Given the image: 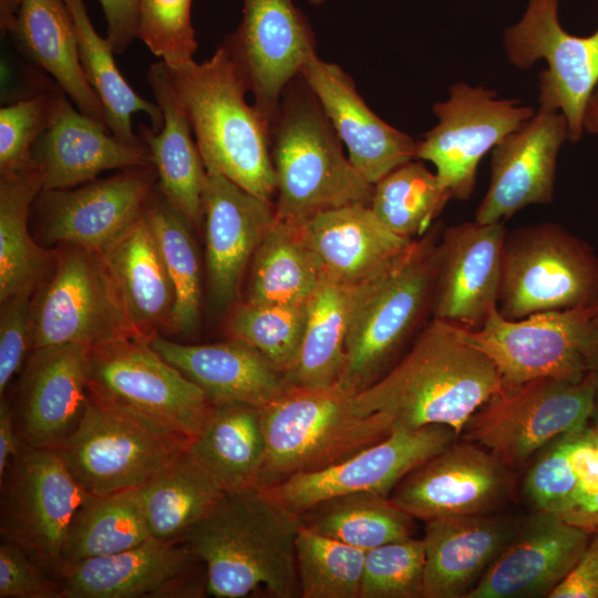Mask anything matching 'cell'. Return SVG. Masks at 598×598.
Wrapping results in <instances>:
<instances>
[{
    "instance_id": "1",
    "label": "cell",
    "mask_w": 598,
    "mask_h": 598,
    "mask_svg": "<svg viewBox=\"0 0 598 598\" xmlns=\"http://www.w3.org/2000/svg\"><path fill=\"white\" fill-rule=\"evenodd\" d=\"M501 386L495 364L463 330L432 318L400 360L354 395L353 406L360 414L382 415L392 430L441 424L460 437L470 416Z\"/></svg>"
},
{
    "instance_id": "2",
    "label": "cell",
    "mask_w": 598,
    "mask_h": 598,
    "mask_svg": "<svg viewBox=\"0 0 598 598\" xmlns=\"http://www.w3.org/2000/svg\"><path fill=\"white\" fill-rule=\"evenodd\" d=\"M301 525L300 515L261 488L225 492L183 540L205 566L207 595L241 598L264 589L292 598Z\"/></svg>"
},
{
    "instance_id": "3",
    "label": "cell",
    "mask_w": 598,
    "mask_h": 598,
    "mask_svg": "<svg viewBox=\"0 0 598 598\" xmlns=\"http://www.w3.org/2000/svg\"><path fill=\"white\" fill-rule=\"evenodd\" d=\"M168 70L207 173L272 202L277 179L270 125L247 103L248 89L227 49L220 45L202 63L192 61Z\"/></svg>"
},
{
    "instance_id": "4",
    "label": "cell",
    "mask_w": 598,
    "mask_h": 598,
    "mask_svg": "<svg viewBox=\"0 0 598 598\" xmlns=\"http://www.w3.org/2000/svg\"><path fill=\"white\" fill-rule=\"evenodd\" d=\"M270 136L278 219L302 225L323 212L370 205L374 185L343 154L341 140L301 75L286 87Z\"/></svg>"
},
{
    "instance_id": "5",
    "label": "cell",
    "mask_w": 598,
    "mask_h": 598,
    "mask_svg": "<svg viewBox=\"0 0 598 598\" xmlns=\"http://www.w3.org/2000/svg\"><path fill=\"white\" fill-rule=\"evenodd\" d=\"M439 229L415 239L393 264L351 288L346 359L338 384L357 394L379 380L432 315Z\"/></svg>"
},
{
    "instance_id": "6",
    "label": "cell",
    "mask_w": 598,
    "mask_h": 598,
    "mask_svg": "<svg viewBox=\"0 0 598 598\" xmlns=\"http://www.w3.org/2000/svg\"><path fill=\"white\" fill-rule=\"evenodd\" d=\"M354 395L338 383L289 385L259 408L266 456L258 488L326 468L388 436L391 423L377 413H358Z\"/></svg>"
},
{
    "instance_id": "7",
    "label": "cell",
    "mask_w": 598,
    "mask_h": 598,
    "mask_svg": "<svg viewBox=\"0 0 598 598\" xmlns=\"http://www.w3.org/2000/svg\"><path fill=\"white\" fill-rule=\"evenodd\" d=\"M594 413V372L578 381L540 378L502 385L470 416L460 439L514 471L556 437L587 424Z\"/></svg>"
},
{
    "instance_id": "8",
    "label": "cell",
    "mask_w": 598,
    "mask_h": 598,
    "mask_svg": "<svg viewBox=\"0 0 598 598\" xmlns=\"http://www.w3.org/2000/svg\"><path fill=\"white\" fill-rule=\"evenodd\" d=\"M598 305V256L554 223L506 233L498 312L507 319Z\"/></svg>"
},
{
    "instance_id": "9",
    "label": "cell",
    "mask_w": 598,
    "mask_h": 598,
    "mask_svg": "<svg viewBox=\"0 0 598 598\" xmlns=\"http://www.w3.org/2000/svg\"><path fill=\"white\" fill-rule=\"evenodd\" d=\"M1 540L20 547L58 579L74 520L94 496L72 475L55 450L23 444L0 477Z\"/></svg>"
},
{
    "instance_id": "10",
    "label": "cell",
    "mask_w": 598,
    "mask_h": 598,
    "mask_svg": "<svg viewBox=\"0 0 598 598\" xmlns=\"http://www.w3.org/2000/svg\"><path fill=\"white\" fill-rule=\"evenodd\" d=\"M89 391L110 406L189 440L212 404L199 386L138 337L91 348Z\"/></svg>"
},
{
    "instance_id": "11",
    "label": "cell",
    "mask_w": 598,
    "mask_h": 598,
    "mask_svg": "<svg viewBox=\"0 0 598 598\" xmlns=\"http://www.w3.org/2000/svg\"><path fill=\"white\" fill-rule=\"evenodd\" d=\"M463 330V329H462ZM466 340L495 364L502 385L540 378L570 381L594 370L598 352V305L504 318L496 309Z\"/></svg>"
},
{
    "instance_id": "12",
    "label": "cell",
    "mask_w": 598,
    "mask_h": 598,
    "mask_svg": "<svg viewBox=\"0 0 598 598\" xmlns=\"http://www.w3.org/2000/svg\"><path fill=\"white\" fill-rule=\"evenodd\" d=\"M30 315L32 350L138 337L102 255L78 246L54 252L53 271L31 298Z\"/></svg>"
},
{
    "instance_id": "13",
    "label": "cell",
    "mask_w": 598,
    "mask_h": 598,
    "mask_svg": "<svg viewBox=\"0 0 598 598\" xmlns=\"http://www.w3.org/2000/svg\"><path fill=\"white\" fill-rule=\"evenodd\" d=\"M188 443L90 394L79 426L55 451L90 494L102 496L140 487Z\"/></svg>"
},
{
    "instance_id": "14",
    "label": "cell",
    "mask_w": 598,
    "mask_h": 598,
    "mask_svg": "<svg viewBox=\"0 0 598 598\" xmlns=\"http://www.w3.org/2000/svg\"><path fill=\"white\" fill-rule=\"evenodd\" d=\"M559 6L560 0H527L522 17L503 31L502 47L516 69L546 62L538 74L539 105L565 116L569 142L575 143L584 136L585 107L598 84V28L587 37L569 33Z\"/></svg>"
},
{
    "instance_id": "15",
    "label": "cell",
    "mask_w": 598,
    "mask_h": 598,
    "mask_svg": "<svg viewBox=\"0 0 598 598\" xmlns=\"http://www.w3.org/2000/svg\"><path fill=\"white\" fill-rule=\"evenodd\" d=\"M436 124L416 141L415 159L434 165L452 199L466 200L475 188L482 158L536 112L492 89L458 81L432 106Z\"/></svg>"
},
{
    "instance_id": "16",
    "label": "cell",
    "mask_w": 598,
    "mask_h": 598,
    "mask_svg": "<svg viewBox=\"0 0 598 598\" xmlns=\"http://www.w3.org/2000/svg\"><path fill=\"white\" fill-rule=\"evenodd\" d=\"M458 439L452 427L441 424L393 429L381 441L336 464L292 475L261 489L298 515L346 494L368 492L390 496L408 474Z\"/></svg>"
},
{
    "instance_id": "17",
    "label": "cell",
    "mask_w": 598,
    "mask_h": 598,
    "mask_svg": "<svg viewBox=\"0 0 598 598\" xmlns=\"http://www.w3.org/2000/svg\"><path fill=\"white\" fill-rule=\"evenodd\" d=\"M313 32L292 0H243V18L223 44L254 105L274 123L286 87L316 52Z\"/></svg>"
},
{
    "instance_id": "18",
    "label": "cell",
    "mask_w": 598,
    "mask_h": 598,
    "mask_svg": "<svg viewBox=\"0 0 598 598\" xmlns=\"http://www.w3.org/2000/svg\"><path fill=\"white\" fill-rule=\"evenodd\" d=\"M512 472L482 446L458 439L408 474L390 497L424 522L494 513L511 494Z\"/></svg>"
},
{
    "instance_id": "19",
    "label": "cell",
    "mask_w": 598,
    "mask_h": 598,
    "mask_svg": "<svg viewBox=\"0 0 598 598\" xmlns=\"http://www.w3.org/2000/svg\"><path fill=\"white\" fill-rule=\"evenodd\" d=\"M60 598L202 597L203 561L184 540L151 538L131 549L85 559L59 578Z\"/></svg>"
},
{
    "instance_id": "20",
    "label": "cell",
    "mask_w": 598,
    "mask_h": 598,
    "mask_svg": "<svg viewBox=\"0 0 598 598\" xmlns=\"http://www.w3.org/2000/svg\"><path fill=\"white\" fill-rule=\"evenodd\" d=\"M154 166L133 167L76 187L42 190L35 202L43 239L102 252L144 213Z\"/></svg>"
},
{
    "instance_id": "21",
    "label": "cell",
    "mask_w": 598,
    "mask_h": 598,
    "mask_svg": "<svg viewBox=\"0 0 598 598\" xmlns=\"http://www.w3.org/2000/svg\"><path fill=\"white\" fill-rule=\"evenodd\" d=\"M91 347L63 343L33 349L21 373L13 408L23 444L58 450L86 410Z\"/></svg>"
},
{
    "instance_id": "22",
    "label": "cell",
    "mask_w": 598,
    "mask_h": 598,
    "mask_svg": "<svg viewBox=\"0 0 598 598\" xmlns=\"http://www.w3.org/2000/svg\"><path fill=\"white\" fill-rule=\"evenodd\" d=\"M567 141L565 116L539 105L526 123L492 150L489 185L474 220L504 223L527 206L550 204L558 155Z\"/></svg>"
},
{
    "instance_id": "23",
    "label": "cell",
    "mask_w": 598,
    "mask_h": 598,
    "mask_svg": "<svg viewBox=\"0 0 598 598\" xmlns=\"http://www.w3.org/2000/svg\"><path fill=\"white\" fill-rule=\"evenodd\" d=\"M506 233L503 221L476 220L443 230L432 318L468 331L486 322L497 309Z\"/></svg>"
},
{
    "instance_id": "24",
    "label": "cell",
    "mask_w": 598,
    "mask_h": 598,
    "mask_svg": "<svg viewBox=\"0 0 598 598\" xmlns=\"http://www.w3.org/2000/svg\"><path fill=\"white\" fill-rule=\"evenodd\" d=\"M591 536L555 515L534 511L465 598L549 597Z\"/></svg>"
},
{
    "instance_id": "25",
    "label": "cell",
    "mask_w": 598,
    "mask_h": 598,
    "mask_svg": "<svg viewBox=\"0 0 598 598\" xmlns=\"http://www.w3.org/2000/svg\"><path fill=\"white\" fill-rule=\"evenodd\" d=\"M300 75L347 147L349 161L370 184L415 159L416 141L378 116L340 66L315 52Z\"/></svg>"
},
{
    "instance_id": "26",
    "label": "cell",
    "mask_w": 598,
    "mask_h": 598,
    "mask_svg": "<svg viewBox=\"0 0 598 598\" xmlns=\"http://www.w3.org/2000/svg\"><path fill=\"white\" fill-rule=\"evenodd\" d=\"M107 131L59 87L51 121L32 150L42 190L76 187L106 171L153 166L144 143L128 144Z\"/></svg>"
},
{
    "instance_id": "27",
    "label": "cell",
    "mask_w": 598,
    "mask_h": 598,
    "mask_svg": "<svg viewBox=\"0 0 598 598\" xmlns=\"http://www.w3.org/2000/svg\"><path fill=\"white\" fill-rule=\"evenodd\" d=\"M202 209L209 290L214 303L225 308L237 300L244 274L277 219L275 205L208 174Z\"/></svg>"
},
{
    "instance_id": "28",
    "label": "cell",
    "mask_w": 598,
    "mask_h": 598,
    "mask_svg": "<svg viewBox=\"0 0 598 598\" xmlns=\"http://www.w3.org/2000/svg\"><path fill=\"white\" fill-rule=\"evenodd\" d=\"M522 493L534 511L598 533V420L543 447L528 463Z\"/></svg>"
},
{
    "instance_id": "29",
    "label": "cell",
    "mask_w": 598,
    "mask_h": 598,
    "mask_svg": "<svg viewBox=\"0 0 598 598\" xmlns=\"http://www.w3.org/2000/svg\"><path fill=\"white\" fill-rule=\"evenodd\" d=\"M520 522L495 513L425 522L423 598H465Z\"/></svg>"
},
{
    "instance_id": "30",
    "label": "cell",
    "mask_w": 598,
    "mask_h": 598,
    "mask_svg": "<svg viewBox=\"0 0 598 598\" xmlns=\"http://www.w3.org/2000/svg\"><path fill=\"white\" fill-rule=\"evenodd\" d=\"M146 81L163 113V125L155 131L141 124L138 136L151 153L158 192L196 228L203 223L202 200L208 173L167 65L163 61L151 64Z\"/></svg>"
},
{
    "instance_id": "31",
    "label": "cell",
    "mask_w": 598,
    "mask_h": 598,
    "mask_svg": "<svg viewBox=\"0 0 598 598\" xmlns=\"http://www.w3.org/2000/svg\"><path fill=\"white\" fill-rule=\"evenodd\" d=\"M152 348L199 386L210 403L240 402L262 408L289 384L248 343L231 338L208 344H184L155 336Z\"/></svg>"
},
{
    "instance_id": "32",
    "label": "cell",
    "mask_w": 598,
    "mask_h": 598,
    "mask_svg": "<svg viewBox=\"0 0 598 598\" xmlns=\"http://www.w3.org/2000/svg\"><path fill=\"white\" fill-rule=\"evenodd\" d=\"M302 225L322 276L349 288L383 271L415 240L392 233L364 204L323 212Z\"/></svg>"
},
{
    "instance_id": "33",
    "label": "cell",
    "mask_w": 598,
    "mask_h": 598,
    "mask_svg": "<svg viewBox=\"0 0 598 598\" xmlns=\"http://www.w3.org/2000/svg\"><path fill=\"white\" fill-rule=\"evenodd\" d=\"M101 255L136 334L169 330L174 290L144 213Z\"/></svg>"
},
{
    "instance_id": "34",
    "label": "cell",
    "mask_w": 598,
    "mask_h": 598,
    "mask_svg": "<svg viewBox=\"0 0 598 598\" xmlns=\"http://www.w3.org/2000/svg\"><path fill=\"white\" fill-rule=\"evenodd\" d=\"M10 34L78 110L106 126L103 105L82 70L73 18L64 0H20Z\"/></svg>"
},
{
    "instance_id": "35",
    "label": "cell",
    "mask_w": 598,
    "mask_h": 598,
    "mask_svg": "<svg viewBox=\"0 0 598 598\" xmlns=\"http://www.w3.org/2000/svg\"><path fill=\"white\" fill-rule=\"evenodd\" d=\"M187 450L225 492L258 488L266 456L260 409L240 402L212 403Z\"/></svg>"
},
{
    "instance_id": "36",
    "label": "cell",
    "mask_w": 598,
    "mask_h": 598,
    "mask_svg": "<svg viewBox=\"0 0 598 598\" xmlns=\"http://www.w3.org/2000/svg\"><path fill=\"white\" fill-rule=\"evenodd\" d=\"M134 489L150 535L158 540H183L225 493L187 447Z\"/></svg>"
},
{
    "instance_id": "37",
    "label": "cell",
    "mask_w": 598,
    "mask_h": 598,
    "mask_svg": "<svg viewBox=\"0 0 598 598\" xmlns=\"http://www.w3.org/2000/svg\"><path fill=\"white\" fill-rule=\"evenodd\" d=\"M42 192L35 166L0 175V301L32 296L45 279L54 255L29 233L31 206Z\"/></svg>"
},
{
    "instance_id": "38",
    "label": "cell",
    "mask_w": 598,
    "mask_h": 598,
    "mask_svg": "<svg viewBox=\"0 0 598 598\" xmlns=\"http://www.w3.org/2000/svg\"><path fill=\"white\" fill-rule=\"evenodd\" d=\"M246 302L306 303L322 278L303 225L281 219L270 226L250 261Z\"/></svg>"
},
{
    "instance_id": "39",
    "label": "cell",
    "mask_w": 598,
    "mask_h": 598,
    "mask_svg": "<svg viewBox=\"0 0 598 598\" xmlns=\"http://www.w3.org/2000/svg\"><path fill=\"white\" fill-rule=\"evenodd\" d=\"M64 1L73 18L82 70L103 105L109 132L128 144L143 143L133 131L132 116L144 113L150 117L152 128L159 131L163 125L159 106L138 95L123 78L112 44L94 29L84 1Z\"/></svg>"
},
{
    "instance_id": "40",
    "label": "cell",
    "mask_w": 598,
    "mask_h": 598,
    "mask_svg": "<svg viewBox=\"0 0 598 598\" xmlns=\"http://www.w3.org/2000/svg\"><path fill=\"white\" fill-rule=\"evenodd\" d=\"M351 288L321 278L308 300L307 320L296 361L285 375L289 385L330 386L344 365Z\"/></svg>"
},
{
    "instance_id": "41",
    "label": "cell",
    "mask_w": 598,
    "mask_h": 598,
    "mask_svg": "<svg viewBox=\"0 0 598 598\" xmlns=\"http://www.w3.org/2000/svg\"><path fill=\"white\" fill-rule=\"evenodd\" d=\"M300 517L315 532L364 551L412 537L415 519L390 496L368 492L323 501Z\"/></svg>"
},
{
    "instance_id": "42",
    "label": "cell",
    "mask_w": 598,
    "mask_h": 598,
    "mask_svg": "<svg viewBox=\"0 0 598 598\" xmlns=\"http://www.w3.org/2000/svg\"><path fill=\"white\" fill-rule=\"evenodd\" d=\"M144 215L174 290L169 331L188 336L197 329L202 306V270L193 226L158 189L150 196Z\"/></svg>"
},
{
    "instance_id": "43",
    "label": "cell",
    "mask_w": 598,
    "mask_h": 598,
    "mask_svg": "<svg viewBox=\"0 0 598 598\" xmlns=\"http://www.w3.org/2000/svg\"><path fill=\"white\" fill-rule=\"evenodd\" d=\"M452 199L435 172L421 159H412L374 184L370 208L392 233L417 239Z\"/></svg>"
},
{
    "instance_id": "44",
    "label": "cell",
    "mask_w": 598,
    "mask_h": 598,
    "mask_svg": "<svg viewBox=\"0 0 598 598\" xmlns=\"http://www.w3.org/2000/svg\"><path fill=\"white\" fill-rule=\"evenodd\" d=\"M151 538L135 489L93 496L72 526L63 571L79 561L121 553Z\"/></svg>"
},
{
    "instance_id": "45",
    "label": "cell",
    "mask_w": 598,
    "mask_h": 598,
    "mask_svg": "<svg viewBox=\"0 0 598 598\" xmlns=\"http://www.w3.org/2000/svg\"><path fill=\"white\" fill-rule=\"evenodd\" d=\"M365 551L305 526L296 539L299 596L360 598Z\"/></svg>"
},
{
    "instance_id": "46",
    "label": "cell",
    "mask_w": 598,
    "mask_h": 598,
    "mask_svg": "<svg viewBox=\"0 0 598 598\" xmlns=\"http://www.w3.org/2000/svg\"><path fill=\"white\" fill-rule=\"evenodd\" d=\"M306 303H249L233 312L228 330L258 351L283 377L292 368L307 320Z\"/></svg>"
},
{
    "instance_id": "47",
    "label": "cell",
    "mask_w": 598,
    "mask_h": 598,
    "mask_svg": "<svg viewBox=\"0 0 598 598\" xmlns=\"http://www.w3.org/2000/svg\"><path fill=\"white\" fill-rule=\"evenodd\" d=\"M423 539L409 537L365 551L360 598H419L423 595Z\"/></svg>"
},
{
    "instance_id": "48",
    "label": "cell",
    "mask_w": 598,
    "mask_h": 598,
    "mask_svg": "<svg viewBox=\"0 0 598 598\" xmlns=\"http://www.w3.org/2000/svg\"><path fill=\"white\" fill-rule=\"evenodd\" d=\"M193 0H141L136 38L168 68L194 61Z\"/></svg>"
},
{
    "instance_id": "49",
    "label": "cell",
    "mask_w": 598,
    "mask_h": 598,
    "mask_svg": "<svg viewBox=\"0 0 598 598\" xmlns=\"http://www.w3.org/2000/svg\"><path fill=\"white\" fill-rule=\"evenodd\" d=\"M59 86L0 109V175L33 166L32 150L47 130Z\"/></svg>"
},
{
    "instance_id": "50",
    "label": "cell",
    "mask_w": 598,
    "mask_h": 598,
    "mask_svg": "<svg viewBox=\"0 0 598 598\" xmlns=\"http://www.w3.org/2000/svg\"><path fill=\"white\" fill-rule=\"evenodd\" d=\"M32 296L19 295L1 302L0 395L32 351L30 305Z\"/></svg>"
},
{
    "instance_id": "51",
    "label": "cell",
    "mask_w": 598,
    "mask_h": 598,
    "mask_svg": "<svg viewBox=\"0 0 598 598\" xmlns=\"http://www.w3.org/2000/svg\"><path fill=\"white\" fill-rule=\"evenodd\" d=\"M60 581L20 547L1 540L0 598H60Z\"/></svg>"
},
{
    "instance_id": "52",
    "label": "cell",
    "mask_w": 598,
    "mask_h": 598,
    "mask_svg": "<svg viewBox=\"0 0 598 598\" xmlns=\"http://www.w3.org/2000/svg\"><path fill=\"white\" fill-rule=\"evenodd\" d=\"M549 598H598V533Z\"/></svg>"
},
{
    "instance_id": "53",
    "label": "cell",
    "mask_w": 598,
    "mask_h": 598,
    "mask_svg": "<svg viewBox=\"0 0 598 598\" xmlns=\"http://www.w3.org/2000/svg\"><path fill=\"white\" fill-rule=\"evenodd\" d=\"M141 0H99L106 19V39L115 53L128 49L136 38Z\"/></svg>"
},
{
    "instance_id": "54",
    "label": "cell",
    "mask_w": 598,
    "mask_h": 598,
    "mask_svg": "<svg viewBox=\"0 0 598 598\" xmlns=\"http://www.w3.org/2000/svg\"><path fill=\"white\" fill-rule=\"evenodd\" d=\"M13 406L1 399L0 404V477L4 474L9 463L22 448Z\"/></svg>"
},
{
    "instance_id": "55",
    "label": "cell",
    "mask_w": 598,
    "mask_h": 598,
    "mask_svg": "<svg viewBox=\"0 0 598 598\" xmlns=\"http://www.w3.org/2000/svg\"><path fill=\"white\" fill-rule=\"evenodd\" d=\"M582 127L585 133L598 134V84L586 104Z\"/></svg>"
},
{
    "instance_id": "56",
    "label": "cell",
    "mask_w": 598,
    "mask_h": 598,
    "mask_svg": "<svg viewBox=\"0 0 598 598\" xmlns=\"http://www.w3.org/2000/svg\"><path fill=\"white\" fill-rule=\"evenodd\" d=\"M19 3L20 0H0V28L4 34L14 29Z\"/></svg>"
},
{
    "instance_id": "57",
    "label": "cell",
    "mask_w": 598,
    "mask_h": 598,
    "mask_svg": "<svg viewBox=\"0 0 598 598\" xmlns=\"http://www.w3.org/2000/svg\"><path fill=\"white\" fill-rule=\"evenodd\" d=\"M594 377H595V413L594 419L598 420V352L594 365Z\"/></svg>"
},
{
    "instance_id": "58",
    "label": "cell",
    "mask_w": 598,
    "mask_h": 598,
    "mask_svg": "<svg viewBox=\"0 0 598 598\" xmlns=\"http://www.w3.org/2000/svg\"><path fill=\"white\" fill-rule=\"evenodd\" d=\"M312 4H319L321 3L323 0H309Z\"/></svg>"
}]
</instances>
